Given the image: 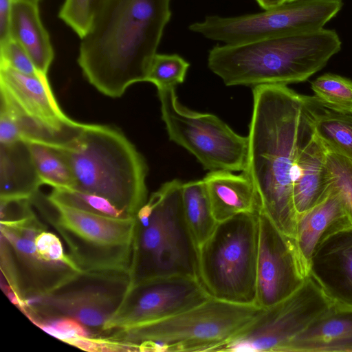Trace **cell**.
<instances>
[{"label": "cell", "mask_w": 352, "mask_h": 352, "mask_svg": "<svg viewBox=\"0 0 352 352\" xmlns=\"http://www.w3.org/2000/svg\"><path fill=\"white\" fill-rule=\"evenodd\" d=\"M211 297L197 278L170 276L130 286L120 308L103 329L116 330L151 323L175 316Z\"/></svg>", "instance_id": "cell-15"}, {"label": "cell", "mask_w": 352, "mask_h": 352, "mask_svg": "<svg viewBox=\"0 0 352 352\" xmlns=\"http://www.w3.org/2000/svg\"><path fill=\"white\" fill-rule=\"evenodd\" d=\"M58 17L82 38L90 25L91 0H65Z\"/></svg>", "instance_id": "cell-32"}, {"label": "cell", "mask_w": 352, "mask_h": 352, "mask_svg": "<svg viewBox=\"0 0 352 352\" xmlns=\"http://www.w3.org/2000/svg\"><path fill=\"white\" fill-rule=\"evenodd\" d=\"M26 142L38 175L43 184L53 188H75L76 179L63 154L49 142L27 140Z\"/></svg>", "instance_id": "cell-25"}, {"label": "cell", "mask_w": 352, "mask_h": 352, "mask_svg": "<svg viewBox=\"0 0 352 352\" xmlns=\"http://www.w3.org/2000/svg\"><path fill=\"white\" fill-rule=\"evenodd\" d=\"M259 214H239L218 223L199 248L198 279L214 299L255 305Z\"/></svg>", "instance_id": "cell-9"}, {"label": "cell", "mask_w": 352, "mask_h": 352, "mask_svg": "<svg viewBox=\"0 0 352 352\" xmlns=\"http://www.w3.org/2000/svg\"><path fill=\"white\" fill-rule=\"evenodd\" d=\"M190 67L189 63L176 54H156L146 77V82L156 87H175L182 83Z\"/></svg>", "instance_id": "cell-29"}, {"label": "cell", "mask_w": 352, "mask_h": 352, "mask_svg": "<svg viewBox=\"0 0 352 352\" xmlns=\"http://www.w3.org/2000/svg\"><path fill=\"white\" fill-rule=\"evenodd\" d=\"M0 66L8 67L28 75L41 74L25 50L11 38L0 44Z\"/></svg>", "instance_id": "cell-33"}, {"label": "cell", "mask_w": 352, "mask_h": 352, "mask_svg": "<svg viewBox=\"0 0 352 352\" xmlns=\"http://www.w3.org/2000/svg\"><path fill=\"white\" fill-rule=\"evenodd\" d=\"M327 151L314 133L298 156L293 182V200L298 215L322 201L333 186Z\"/></svg>", "instance_id": "cell-20"}, {"label": "cell", "mask_w": 352, "mask_h": 352, "mask_svg": "<svg viewBox=\"0 0 352 352\" xmlns=\"http://www.w3.org/2000/svg\"><path fill=\"white\" fill-rule=\"evenodd\" d=\"M333 303L309 276L291 296L264 309L219 351L285 352L289 343Z\"/></svg>", "instance_id": "cell-13"}, {"label": "cell", "mask_w": 352, "mask_h": 352, "mask_svg": "<svg viewBox=\"0 0 352 352\" xmlns=\"http://www.w3.org/2000/svg\"><path fill=\"white\" fill-rule=\"evenodd\" d=\"M14 0H0V44L10 39V22Z\"/></svg>", "instance_id": "cell-35"}, {"label": "cell", "mask_w": 352, "mask_h": 352, "mask_svg": "<svg viewBox=\"0 0 352 352\" xmlns=\"http://www.w3.org/2000/svg\"><path fill=\"white\" fill-rule=\"evenodd\" d=\"M314 97L323 107L336 112L352 113V81L325 74L311 82Z\"/></svg>", "instance_id": "cell-27"}, {"label": "cell", "mask_w": 352, "mask_h": 352, "mask_svg": "<svg viewBox=\"0 0 352 352\" xmlns=\"http://www.w3.org/2000/svg\"><path fill=\"white\" fill-rule=\"evenodd\" d=\"M51 143L72 168L74 189L103 197L132 217L146 202V162L120 129L82 123L67 141Z\"/></svg>", "instance_id": "cell-4"}, {"label": "cell", "mask_w": 352, "mask_h": 352, "mask_svg": "<svg viewBox=\"0 0 352 352\" xmlns=\"http://www.w3.org/2000/svg\"><path fill=\"white\" fill-rule=\"evenodd\" d=\"M127 274L82 272L59 289L25 300V315L65 316L101 335L122 305L129 287Z\"/></svg>", "instance_id": "cell-12"}, {"label": "cell", "mask_w": 352, "mask_h": 352, "mask_svg": "<svg viewBox=\"0 0 352 352\" xmlns=\"http://www.w3.org/2000/svg\"><path fill=\"white\" fill-rule=\"evenodd\" d=\"M24 132L21 124L6 106L0 105V144H9L23 141Z\"/></svg>", "instance_id": "cell-34"}, {"label": "cell", "mask_w": 352, "mask_h": 352, "mask_svg": "<svg viewBox=\"0 0 352 352\" xmlns=\"http://www.w3.org/2000/svg\"><path fill=\"white\" fill-rule=\"evenodd\" d=\"M38 4L25 0L13 1L10 38L25 50L37 70L47 75L54 52L49 34L41 20Z\"/></svg>", "instance_id": "cell-22"}, {"label": "cell", "mask_w": 352, "mask_h": 352, "mask_svg": "<svg viewBox=\"0 0 352 352\" xmlns=\"http://www.w3.org/2000/svg\"><path fill=\"white\" fill-rule=\"evenodd\" d=\"M342 5V0H292L254 14L206 16L188 29L224 45H239L322 29Z\"/></svg>", "instance_id": "cell-10"}, {"label": "cell", "mask_w": 352, "mask_h": 352, "mask_svg": "<svg viewBox=\"0 0 352 352\" xmlns=\"http://www.w3.org/2000/svg\"><path fill=\"white\" fill-rule=\"evenodd\" d=\"M48 199L90 213L113 218L135 217L100 195L74 188H53Z\"/></svg>", "instance_id": "cell-28"}, {"label": "cell", "mask_w": 352, "mask_h": 352, "mask_svg": "<svg viewBox=\"0 0 352 352\" xmlns=\"http://www.w3.org/2000/svg\"><path fill=\"white\" fill-rule=\"evenodd\" d=\"M285 352H352V307L333 303L289 343Z\"/></svg>", "instance_id": "cell-21"}, {"label": "cell", "mask_w": 352, "mask_h": 352, "mask_svg": "<svg viewBox=\"0 0 352 352\" xmlns=\"http://www.w3.org/2000/svg\"><path fill=\"white\" fill-rule=\"evenodd\" d=\"M202 180L218 223L239 214L261 213V203L255 186L245 171L234 175L228 170H212Z\"/></svg>", "instance_id": "cell-19"}, {"label": "cell", "mask_w": 352, "mask_h": 352, "mask_svg": "<svg viewBox=\"0 0 352 352\" xmlns=\"http://www.w3.org/2000/svg\"><path fill=\"white\" fill-rule=\"evenodd\" d=\"M263 10H267L278 6L292 0H255Z\"/></svg>", "instance_id": "cell-36"}, {"label": "cell", "mask_w": 352, "mask_h": 352, "mask_svg": "<svg viewBox=\"0 0 352 352\" xmlns=\"http://www.w3.org/2000/svg\"><path fill=\"white\" fill-rule=\"evenodd\" d=\"M102 0H91V14L93 10L99 5Z\"/></svg>", "instance_id": "cell-37"}, {"label": "cell", "mask_w": 352, "mask_h": 352, "mask_svg": "<svg viewBox=\"0 0 352 352\" xmlns=\"http://www.w3.org/2000/svg\"><path fill=\"white\" fill-rule=\"evenodd\" d=\"M314 131L328 151L352 161V113L336 112L320 104Z\"/></svg>", "instance_id": "cell-26"}, {"label": "cell", "mask_w": 352, "mask_h": 352, "mask_svg": "<svg viewBox=\"0 0 352 352\" xmlns=\"http://www.w3.org/2000/svg\"><path fill=\"white\" fill-rule=\"evenodd\" d=\"M31 200L44 221L60 236L82 272L129 274L135 217L96 214L41 197L38 192Z\"/></svg>", "instance_id": "cell-8"}, {"label": "cell", "mask_w": 352, "mask_h": 352, "mask_svg": "<svg viewBox=\"0 0 352 352\" xmlns=\"http://www.w3.org/2000/svg\"><path fill=\"white\" fill-rule=\"evenodd\" d=\"M263 309L210 298L175 316L116 330L107 337L134 344L140 351H219Z\"/></svg>", "instance_id": "cell-7"}, {"label": "cell", "mask_w": 352, "mask_h": 352, "mask_svg": "<svg viewBox=\"0 0 352 352\" xmlns=\"http://www.w3.org/2000/svg\"><path fill=\"white\" fill-rule=\"evenodd\" d=\"M309 276L333 303L352 307V227L330 235L316 248Z\"/></svg>", "instance_id": "cell-17"}, {"label": "cell", "mask_w": 352, "mask_h": 352, "mask_svg": "<svg viewBox=\"0 0 352 352\" xmlns=\"http://www.w3.org/2000/svg\"><path fill=\"white\" fill-rule=\"evenodd\" d=\"M0 267L5 289L22 310L29 298L51 293L82 273L57 234L34 214L1 221Z\"/></svg>", "instance_id": "cell-6"}, {"label": "cell", "mask_w": 352, "mask_h": 352, "mask_svg": "<svg viewBox=\"0 0 352 352\" xmlns=\"http://www.w3.org/2000/svg\"><path fill=\"white\" fill-rule=\"evenodd\" d=\"M309 276L295 238L282 232L261 212L255 305L267 309L276 305L298 289Z\"/></svg>", "instance_id": "cell-16"}, {"label": "cell", "mask_w": 352, "mask_h": 352, "mask_svg": "<svg viewBox=\"0 0 352 352\" xmlns=\"http://www.w3.org/2000/svg\"><path fill=\"white\" fill-rule=\"evenodd\" d=\"M182 184L164 183L136 214L129 287L164 276L198 278L199 248L184 219Z\"/></svg>", "instance_id": "cell-5"}, {"label": "cell", "mask_w": 352, "mask_h": 352, "mask_svg": "<svg viewBox=\"0 0 352 352\" xmlns=\"http://www.w3.org/2000/svg\"><path fill=\"white\" fill-rule=\"evenodd\" d=\"M335 30L320 29L239 45H217L208 67L227 86L287 85L307 80L341 49Z\"/></svg>", "instance_id": "cell-3"}, {"label": "cell", "mask_w": 352, "mask_h": 352, "mask_svg": "<svg viewBox=\"0 0 352 352\" xmlns=\"http://www.w3.org/2000/svg\"><path fill=\"white\" fill-rule=\"evenodd\" d=\"M327 165L333 184L343 196L352 217V161L327 150Z\"/></svg>", "instance_id": "cell-31"}, {"label": "cell", "mask_w": 352, "mask_h": 352, "mask_svg": "<svg viewBox=\"0 0 352 352\" xmlns=\"http://www.w3.org/2000/svg\"><path fill=\"white\" fill-rule=\"evenodd\" d=\"M245 171L255 186L261 212L284 234L295 238L298 214L293 200L298 156L314 133L320 104L287 85L253 87Z\"/></svg>", "instance_id": "cell-1"}, {"label": "cell", "mask_w": 352, "mask_h": 352, "mask_svg": "<svg viewBox=\"0 0 352 352\" xmlns=\"http://www.w3.org/2000/svg\"><path fill=\"white\" fill-rule=\"evenodd\" d=\"M38 3L41 0H25Z\"/></svg>", "instance_id": "cell-38"}, {"label": "cell", "mask_w": 352, "mask_h": 352, "mask_svg": "<svg viewBox=\"0 0 352 352\" xmlns=\"http://www.w3.org/2000/svg\"><path fill=\"white\" fill-rule=\"evenodd\" d=\"M162 118L170 140L186 148L212 170L244 171L248 137L235 133L217 116L193 111L178 101L175 87H157Z\"/></svg>", "instance_id": "cell-11"}, {"label": "cell", "mask_w": 352, "mask_h": 352, "mask_svg": "<svg viewBox=\"0 0 352 352\" xmlns=\"http://www.w3.org/2000/svg\"><path fill=\"white\" fill-rule=\"evenodd\" d=\"M170 18V0H102L80 38L78 63L85 78L111 98L145 82Z\"/></svg>", "instance_id": "cell-2"}, {"label": "cell", "mask_w": 352, "mask_h": 352, "mask_svg": "<svg viewBox=\"0 0 352 352\" xmlns=\"http://www.w3.org/2000/svg\"><path fill=\"white\" fill-rule=\"evenodd\" d=\"M182 201L186 223L199 248L211 236L218 224L204 181L183 183Z\"/></svg>", "instance_id": "cell-24"}, {"label": "cell", "mask_w": 352, "mask_h": 352, "mask_svg": "<svg viewBox=\"0 0 352 352\" xmlns=\"http://www.w3.org/2000/svg\"><path fill=\"white\" fill-rule=\"evenodd\" d=\"M41 185L26 142L0 144V198H32Z\"/></svg>", "instance_id": "cell-23"}, {"label": "cell", "mask_w": 352, "mask_h": 352, "mask_svg": "<svg viewBox=\"0 0 352 352\" xmlns=\"http://www.w3.org/2000/svg\"><path fill=\"white\" fill-rule=\"evenodd\" d=\"M1 104L17 117L27 140L61 143L71 138L82 123L61 109L46 75L32 76L0 66Z\"/></svg>", "instance_id": "cell-14"}, {"label": "cell", "mask_w": 352, "mask_h": 352, "mask_svg": "<svg viewBox=\"0 0 352 352\" xmlns=\"http://www.w3.org/2000/svg\"><path fill=\"white\" fill-rule=\"evenodd\" d=\"M351 227L352 217L347 205L333 184L322 201L298 215L295 239L308 272L316 248L330 235Z\"/></svg>", "instance_id": "cell-18"}, {"label": "cell", "mask_w": 352, "mask_h": 352, "mask_svg": "<svg viewBox=\"0 0 352 352\" xmlns=\"http://www.w3.org/2000/svg\"><path fill=\"white\" fill-rule=\"evenodd\" d=\"M26 316L41 329L65 342L76 337L102 336L96 331L92 332V329L69 317H45L34 314H28Z\"/></svg>", "instance_id": "cell-30"}]
</instances>
